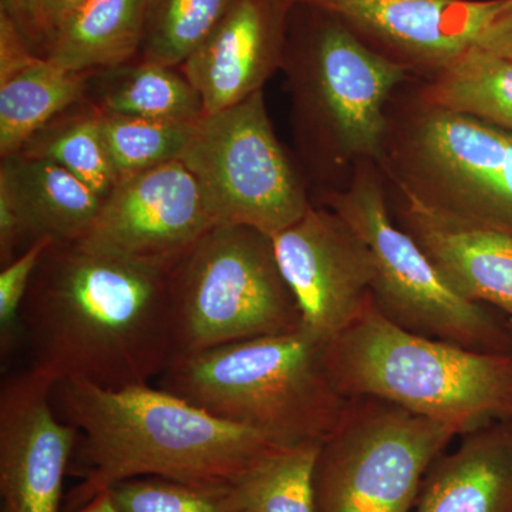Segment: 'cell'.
<instances>
[{"instance_id":"6da1fadb","label":"cell","mask_w":512,"mask_h":512,"mask_svg":"<svg viewBox=\"0 0 512 512\" xmlns=\"http://www.w3.org/2000/svg\"><path fill=\"white\" fill-rule=\"evenodd\" d=\"M173 268L52 242L20 313L32 369L104 389L148 384L174 362Z\"/></svg>"},{"instance_id":"7a4b0ae2","label":"cell","mask_w":512,"mask_h":512,"mask_svg":"<svg viewBox=\"0 0 512 512\" xmlns=\"http://www.w3.org/2000/svg\"><path fill=\"white\" fill-rule=\"evenodd\" d=\"M52 400L60 419L79 431L70 474L80 483L67 494L64 512L128 478L156 476L231 490L284 446L150 383L104 389L64 380L53 387Z\"/></svg>"},{"instance_id":"3957f363","label":"cell","mask_w":512,"mask_h":512,"mask_svg":"<svg viewBox=\"0 0 512 512\" xmlns=\"http://www.w3.org/2000/svg\"><path fill=\"white\" fill-rule=\"evenodd\" d=\"M289 123L312 200L342 191L357 165L379 163L393 94L413 77L363 45L335 16L295 3L284 64Z\"/></svg>"},{"instance_id":"277c9868","label":"cell","mask_w":512,"mask_h":512,"mask_svg":"<svg viewBox=\"0 0 512 512\" xmlns=\"http://www.w3.org/2000/svg\"><path fill=\"white\" fill-rule=\"evenodd\" d=\"M346 399L372 397L456 427L461 436L512 419V353H485L394 325L370 302L325 349Z\"/></svg>"},{"instance_id":"5b68a950","label":"cell","mask_w":512,"mask_h":512,"mask_svg":"<svg viewBox=\"0 0 512 512\" xmlns=\"http://www.w3.org/2000/svg\"><path fill=\"white\" fill-rule=\"evenodd\" d=\"M325 349L303 328L241 340L174 360L158 386L276 443L322 441L349 403L330 379Z\"/></svg>"},{"instance_id":"8992f818","label":"cell","mask_w":512,"mask_h":512,"mask_svg":"<svg viewBox=\"0 0 512 512\" xmlns=\"http://www.w3.org/2000/svg\"><path fill=\"white\" fill-rule=\"evenodd\" d=\"M377 165L424 207L512 237L511 131L431 106L409 82L387 106Z\"/></svg>"},{"instance_id":"52a82bcc","label":"cell","mask_w":512,"mask_h":512,"mask_svg":"<svg viewBox=\"0 0 512 512\" xmlns=\"http://www.w3.org/2000/svg\"><path fill=\"white\" fill-rule=\"evenodd\" d=\"M174 360L302 329L298 302L276 261L272 237L215 224L170 278Z\"/></svg>"},{"instance_id":"ba28073f","label":"cell","mask_w":512,"mask_h":512,"mask_svg":"<svg viewBox=\"0 0 512 512\" xmlns=\"http://www.w3.org/2000/svg\"><path fill=\"white\" fill-rule=\"evenodd\" d=\"M313 202L339 212L365 239L375 262L372 301L384 318L417 335L477 352L512 353L511 320L461 298L394 221L377 163L357 165L342 191Z\"/></svg>"},{"instance_id":"9c48e42d","label":"cell","mask_w":512,"mask_h":512,"mask_svg":"<svg viewBox=\"0 0 512 512\" xmlns=\"http://www.w3.org/2000/svg\"><path fill=\"white\" fill-rule=\"evenodd\" d=\"M456 427L372 397L349 400L320 443L315 512H410Z\"/></svg>"},{"instance_id":"30bf717a","label":"cell","mask_w":512,"mask_h":512,"mask_svg":"<svg viewBox=\"0 0 512 512\" xmlns=\"http://www.w3.org/2000/svg\"><path fill=\"white\" fill-rule=\"evenodd\" d=\"M180 160L200 185L215 224L244 225L275 237L313 205L298 165L276 137L264 90L205 114L192 127Z\"/></svg>"},{"instance_id":"8fae6325","label":"cell","mask_w":512,"mask_h":512,"mask_svg":"<svg viewBox=\"0 0 512 512\" xmlns=\"http://www.w3.org/2000/svg\"><path fill=\"white\" fill-rule=\"evenodd\" d=\"M272 241L302 328L328 345L372 302V251L339 212L315 202Z\"/></svg>"},{"instance_id":"7c38bea8","label":"cell","mask_w":512,"mask_h":512,"mask_svg":"<svg viewBox=\"0 0 512 512\" xmlns=\"http://www.w3.org/2000/svg\"><path fill=\"white\" fill-rule=\"evenodd\" d=\"M215 221L183 161L123 178L79 244L151 264H175Z\"/></svg>"},{"instance_id":"4fadbf2b","label":"cell","mask_w":512,"mask_h":512,"mask_svg":"<svg viewBox=\"0 0 512 512\" xmlns=\"http://www.w3.org/2000/svg\"><path fill=\"white\" fill-rule=\"evenodd\" d=\"M55 380L28 369L6 377L0 389V497L2 512H64L79 431L53 406Z\"/></svg>"},{"instance_id":"5bb4252c","label":"cell","mask_w":512,"mask_h":512,"mask_svg":"<svg viewBox=\"0 0 512 512\" xmlns=\"http://www.w3.org/2000/svg\"><path fill=\"white\" fill-rule=\"evenodd\" d=\"M325 10L376 55L426 80L476 45L503 0H295Z\"/></svg>"},{"instance_id":"9a60e30c","label":"cell","mask_w":512,"mask_h":512,"mask_svg":"<svg viewBox=\"0 0 512 512\" xmlns=\"http://www.w3.org/2000/svg\"><path fill=\"white\" fill-rule=\"evenodd\" d=\"M295 0H231L204 42L180 66L205 114L264 90L284 64Z\"/></svg>"},{"instance_id":"2e32d148","label":"cell","mask_w":512,"mask_h":512,"mask_svg":"<svg viewBox=\"0 0 512 512\" xmlns=\"http://www.w3.org/2000/svg\"><path fill=\"white\" fill-rule=\"evenodd\" d=\"M383 173V171H382ZM394 221L461 298L512 323V237L424 207L386 181Z\"/></svg>"},{"instance_id":"e0dca14e","label":"cell","mask_w":512,"mask_h":512,"mask_svg":"<svg viewBox=\"0 0 512 512\" xmlns=\"http://www.w3.org/2000/svg\"><path fill=\"white\" fill-rule=\"evenodd\" d=\"M416 512H512V419L464 434L421 485Z\"/></svg>"},{"instance_id":"ac0fdd59","label":"cell","mask_w":512,"mask_h":512,"mask_svg":"<svg viewBox=\"0 0 512 512\" xmlns=\"http://www.w3.org/2000/svg\"><path fill=\"white\" fill-rule=\"evenodd\" d=\"M0 177L15 191L36 241H80L103 207V198L89 185L45 158L22 153L2 158Z\"/></svg>"},{"instance_id":"d6986e66","label":"cell","mask_w":512,"mask_h":512,"mask_svg":"<svg viewBox=\"0 0 512 512\" xmlns=\"http://www.w3.org/2000/svg\"><path fill=\"white\" fill-rule=\"evenodd\" d=\"M86 99L103 113L194 124L205 116L200 93L180 67L137 59L92 72Z\"/></svg>"},{"instance_id":"ffe728a7","label":"cell","mask_w":512,"mask_h":512,"mask_svg":"<svg viewBox=\"0 0 512 512\" xmlns=\"http://www.w3.org/2000/svg\"><path fill=\"white\" fill-rule=\"evenodd\" d=\"M146 0H87L57 29L46 59L74 73H92L140 56Z\"/></svg>"},{"instance_id":"44dd1931","label":"cell","mask_w":512,"mask_h":512,"mask_svg":"<svg viewBox=\"0 0 512 512\" xmlns=\"http://www.w3.org/2000/svg\"><path fill=\"white\" fill-rule=\"evenodd\" d=\"M431 106L512 133V60L473 45L426 80L410 82Z\"/></svg>"},{"instance_id":"7402d4cb","label":"cell","mask_w":512,"mask_h":512,"mask_svg":"<svg viewBox=\"0 0 512 512\" xmlns=\"http://www.w3.org/2000/svg\"><path fill=\"white\" fill-rule=\"evenodd\" d=\"M89 76L39 56L0 82V158L19 153L40 128L86 99Z\"/></svg>"},{"instance_id":"603a6c76","label":"cell","mask_w":512,"mask_h":512,"mask_svg":"<svg viewBox=\"0 0 512 512\" xmlns=\"http://www.w3.org/2000/svg\"><path fill=\"white\" fill-rule=\"evenodd\" d=\"M19 153L59 164L103 200L119 183L107 153L101 111L87 99L40 128Z\"/></svg>"},{"instance_id":"cb8c5ba5","label":"cell","mask_w":512,"mask_h":512,"mask_svg":"<svg viewBox=\"0 0 512 512\" xmlns=\"http://www.w3.org/2000/svg\"><path fill=\"white\" fill-rule=\"evenodd\" d=\"M322 441L276 447L231 488L239 512H315V474Z\"/></svg>"},{"instance_id":"d4e9b609","label":"cell","mask_w":512,"mask_h":512,"mask_svg":"<svg viewBox=\"0 0 512 512\" xmlns=\"http://www.w3.org/2000/svg\"><path fill=\"white\" fill-rule=\"evenodd\" d=\"M231 0H146L141 59L180 67L217 25Z\"/></svg>"},{"instance_id":"484cf974","label":"cell","mask_w":512,"mask_h":512,"mask_svg":"<svg viewBox=\"0 0 512 512\" xmlns=\"http://www.w3.org/2000/svg\"><path fill=\"white\" fill-rule=\"evenodd\" d=\"M194 124L138 119L101 111L107 153L119 181L180 160Z\"/></svg>"},{"instance_id":"4316f807","label":"cell","mask_w":512,"mask_h":512,"mask_svg":"<svg viewBox=\"0 0 512 512\" xmlns=\"http://www.w3.org/2000/svg\"><path fill=\"white\" fill-rule=\"evenodd\" d=\"M111 493L123 512H239L231 490H205L163 477L128 478Z\"/></svg>"},{"instance_id":"83f0119b","label":"cell","mask_w":512,"mask_h":512,"mask_svg":"<svg viewBox=\"0 0 512 512\" xmlns=\"http://www.w3.org/2000/svg\"><path fill=\"white\" fill-rule=\"evenodd\" d=\"M52 239H37L0 271V349L9 356L20 338V313L30 282Z\"/></svg>"},{"instance_id":"f1b7e54d","label":"cell","mask_w":512,"mask_h":512,"mask_svg":"<svg viewBox=\"0 0 512 512\" xmlns=\"http://www.w3.org/2000/svg\"><path fill=\"white\" fill-rule=\"evenodd\" d=\"M36 242L25 211L8 181L0 177V265L6 266Z\"/></svg>"},{"instance_id":"f546056e","label":"cell","mask_w":512,"mask_h":512,"mask_svg":"<svg viewBox=\"0 0 512 512\" xmlns=\"http://www.w3.org/2000/svg\"><path fill=\"white\" fill-rule=\"evenodd\" d=\"M39 57L16 23L0 12V82L25 69Z\"/></svg>"},{"instance_id":"4dcf8cb0","label":"cell","mask_w":512,"mask_h":512,"mask_svg":"<svg viewBox=\"0 0 512 512\" xmlns=\"http://www.w3.org/2000/svg\"><path fill=\"white\" fill-rule=\"evenodd\" d=\"M0 12L8 15L16 23L37 55L45 57L42 0H0Z\"/></svg>"},{"instance_id":"1f68e13d","label":"cell","mask_w":512,"mask_h":512,"mask_svg":"<svg viewBox=\"0 0 512 512\" xmlns=\"http://www.w3.org/2000/svg\"><path fill=\"white\" fill-rule=\"evenodd\" d=\"M477 46L512 60V0H503L478 36Z\"/></svg>"},{"instance_id":"d6a6232c","label":"cell","mask_w":512,"mask_h":512,"mask_svg":"<svg viewBox=\"0 0 512 512\" xmlns=\"http://www.w3.org/2000/svg\"><path fill=\"white\" fill-rule=\"evenodd\" d=\"M87 0H42V29L45 36V56L50 42L64 20Z\"/></svg>"},{"instance_id":"836d02e7","label":"cell","mask_w":512,"mask_h":512,"mask_svg":"<svg viewBox=\"0 0 512 512\" xmlns=\"http://www.w3.org/2000/svg\"><path fill=\"white\" fill-rule=\"evenodd\" d=\"M70 512H123L119 505H117L116 500H114L113 493H111V488H107V490L100 491L99 494L94 495L93 498H90L87 503L80 505V507L74 508L73 511Z\"/></svg>"}]
</instances>
